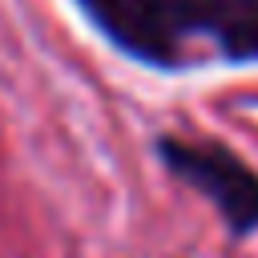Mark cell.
Returning <instances> with one entry per match:
<instances>
[{
  "label": "cell",
  "mask_w": 258,
  "mask_h": 258,
  "mask_svg": "<svg viewBox=\"0 0 258 258\" xmlns=\"http://www.w3.org/2000/svg\"><path fill=\"white\" fill-rule=\"evenodd\" d=\"M161 165L194 185L202 198L214 202L222 222L234 234H254L258 230V173L230 153L218 141H185V137H161L157 141Z\"/></svg>",
  "instance_id": "6da1fadb"
},
{
  "label": "cell",
  "mask_w": 258,
  "mask_h": 258,
  "mask_svg": "<svg viewBox=\"0 0 258 258\" xmlns=\"http://www.w3.org/2000/svg\"><path fill=\"white\" fill-rule=\"evenodd\" d=\"M113 36L137 52L169 56V40L206 24V0H81Z\"/></svg>",
  "instance_id": "7a4b0ae2"
},
{
  "label": "cell",
  "mask_w": 258,
  "mask_h": 258,
  "mask_svg": "<svg viewBox=\"0 0 258 258\" xmlns=\"http://www.w3.org/2000/svg\"><path fill=\"white\" fill-rule=\"evenodd\" d=\"M206 28L234 56H258V0H206Z\"/></svg>",
  "instance_id": "3957f363"
}]
</instances>
